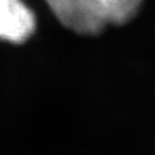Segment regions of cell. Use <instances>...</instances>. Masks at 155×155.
Instances as JSON below:
<instances>
[{
    "mask_svg": "<svg viewBox=\"0 0 155 155\" xmlns=\"http://www.w3.org/2000/svg\"><path fill=\"white\" fill-rule=\"evenodd\" d=\"M34 30L35 17L21 0H0V39L21 44Z\"/></svg>",
    "mask_w": 155,
    "mask_h": 155,
    "instance_id": "7a4b0ae2",
    "label": "cell"
},
{
    "mask_svg": "<svg viewBox=\"0 0 155 155\" xmlns=\"http://www.w3.org/2000/svg\"><path fill=\"white\" fill-rule=\"evenodd\" d=\"M56 17L67 28L81 35H96L106 22L93 0H45Z\"/></svg>",
    "mask_w": 155,
    "mask_h": 155,
    "instance_id": "6da1fadb",
    "label": "cell"
},
{
    "mask_svg": "<svg viewBox=\"0 0 155 155\" xmlns=\"http://www.w3.org/2000/svg\"><path fill=\"white\" fill-rule=\"evenodd\" d=\"M107 23L123 25L137 13L142 0H93Z\"/></svg>",
    "mask_w": 155,
    "mask_h": 155,
    "instance_id": "3957f363",
    "label": "cell"
}]
</instances>
